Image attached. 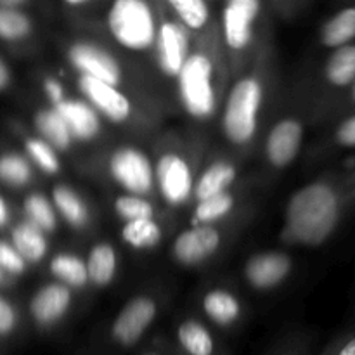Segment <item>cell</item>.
Segmentation results:
<instances>
[{
	"instance_id": "cell-1",
	"label": "cell",
	"mask_w": 355,
	"mask_h": 355,
	"mask_svg": "<svg viewBox=\"0 0 355 355\" xmlns=\"http://www.w3.org/2000/svg\"><path fill=\"white\" fill-rule=\"evenodd\" d=\"M347 194L329 180H315L297 189L284 211L283 236L295 245L318 248L342 222Z\"/></svg>"
},
{
	"instance_id": "cell-2",
	"label": "cell",
	"mask_w": 355,
	"mask_h": 355,
	"mask_svg": "<svg viewBox=\"0 0 355 355\" xmlns=\"http://www.w3.org/2000/svg\"><path fill=\"white\" fill-rule=\"evenodd\" d=\"M263 104V85L257 76L248 75L232 85L222 113V130L234 146H246L259 130Z\"/></svg>"
},
{
	"instance_id": "cell-3",
	"label": "cell",
	"mask_w": 355,
	"mask_h": 355,
	"mask_svg": "<svg viewBox=\"0 0 355 355\" xmlns=\"http://www.w3.org/2000/svg\"><path fill=\"white\" fill-rule=\"evenodd\" d=\"M106 24L111 37L127 51L144 52L155 47L159 24L148 0H113Z\"/></svg>"
},
{
	"instance_id": "cell-4",
	"label": "cell",
	"mask_w": 355,
	"mask_h": 355,
	"mask_svg": "<svg viewBox=\"0 0 355 355\" xmlns=\"http://www.w3.org/2000/svg\"><path fill=\"white\" fill-rule=\"evenodd\" d=\"M177 92L184 111L194 120H208L218 104L215 64L207 52H191L177 76Z\"/></svg>"
},
{
	"instance_id": "cell-5",
	"label": "cell",
	"mask_w": 355,
	"mask_h": 355,
	"mask_svg": "<svg viewBox=\"0 0 355 355\" xmlns=\"http://www.w3.org/2000/svg\"><path fill=\"white\" fill-rule=\"evenodd\" d=\"M110 175L127 194L148 196L156 186L155 165L142 149L121 146L107 162Z\"/></svg>"
},
{
	"instance_id": "cell-6",
	"label": "cell",
	"mask_w": 355,
	"mask_h": 355,
	"mask_svg": "<svg viewBox=\"0 0 355 355\" xmlns=\"http://www.w3.org/2000/svg\"><path fill=\"white\" fill-rule=\"evenodd\" d=\"M156 187L170 207H182L194 194V177L189 163L179 153H165L155 163Z\"/></svg>"
},
{
	"instance_id": "cell-7",
	"label": "cell",
	"mask_w": 355,
	"mask_h": 355,
	"mask_svg": "<svg viewBox=\"0 0 355 355\" xmlns=\"http://www.w3.org/2000/svg\"><path fill=\"white\" fill-rule=\"evenodd\" d=\"M156 314L158 307L151 297L146 295L134 297L121 307L114 318L111 324V340L123 349L134 347L148 333L149 326L155 322Z\"/></svg>"
},
{
	"instance_id": "cell-8",
	"label": "cell",
	"mask_w": 355,
	"mask_h": 355,
	"mask_svg": "<svg viewBox=\"0 0 355 355\" xmlns=\"http://www.w3.org/2000/svg\"><path fill=\"white\" fill-rule=\"evenodd\" d=\"M68 61L78 71V75L92 76L111 85L120 87L121 78H123L118 59L110 51L94 42L80 40L69 45Z\"/></svg>"
},
{
	"instance_id": "cell-9",
	"label": "cell",
	"mask_w": 355,
	"mask_h": 355,
	"mask_svg": "<svg viewBox=\"0 0 355 355\" xmlns=\"http://www.w3.org/2000/svg\"><path fill=\"white\" fill-rule=\"evenodd\" d=\"M80 94L89 104L96 107L97 113L113 123H125L132 116V103L120 87L111 85L92 76L78 75L76 80Z\"/></svg>"
},
{
	"instance_id": "cell-10",
	"label": "cell",
	"mask_w": 355,
	"mask_h": 355,
	"mask_svg": "<svg viewBox=\"0 0 355 355\" xmlns=\"http://www.w3.org/2000/svg\"><path fill=\"white\" fill-rule=\"evenodd\" d=\"M260 9V0H227L222 14V31L231 51L241 52L252 44Z\"/></svg>"
},
{
	"instance_id": "cell-11",
	"label": "cell",
	"mask_w": 355,
	"mask_h": 355,
	"mask_svg": "<svg viewBox=\"0 0 355 355\" xmlns=\"http://www.w3.org/2000/svg\"><path fill=\"white\" fill-rule=\"evenodd\" d=\"M155 47L162 73L177 78L191 55L189 30L177 21H163L158 26Z\"/></svg>"
},
{
	"instance_id": "cell-12",
	"label": "cell",
	"mask_w": 355,
	"mask_h": 355,
	"mask_svg": "<svg viewBox=\"0 0 355 355\" xmlns=\"http://www.w3.org/2000/svg\"><path fill=\"white\" fill-rule=\"evenodd\" d=\"M220 241V232L214 225H191L189 229L180 232L173 241V259L180 266H200L217 252Z\"/></svg>"
},
{
	"instance_id": "cell-13",
	"label": "cell",
	"mask_w": 355,
	"mask_h": 355,
	"mask_svg": "<svg viewBox=\"0 0 355 355\" xmlns=\"http://www.w3.org/2000/svg\"><path fill=\"white\" fill-rule=\"evenodd\" d=\"M304 142V125L297 118H283L269 130L266 156L274 168H286L298 156Z\"/></svg>"
},
{
	"instance_id": "cell-14",
	"label": "cell",
	"mask_w": 355,
	"mask_h": 355,
	"mask_svg": "<svg viewBox=\"0 0 355 355\" xmlns=\"http://www.w3.org/2000/svg\"><path fill=\"white\" fill-rule=\"evenodd\" d=\"M291 259L283 252H262L250 257L245 263V279L259 291L279 286L291 272Z\"/></svg>"
},
{
	"instance_id": "cell-15",
	"label": "cell",
	"mask_w": 355,
	"mask_h": 355,
	"mask_svg": "<svg viewBox=\"0 0 355 355\" xmlns=\"http://www.w3.org/2000/svg\"><path fill=\"white\" fill-rule=\"evenodd\" d=\"M54 107L68 125L73 141L90 142L99 137L101 128H103L101 114L85 99H69L68 97Z\"/></svg>"
},
{
	"instance_id": "cell-16",
	"label": "cell",
	"mask_w": 355,
	"mask_h": 355,
	"mask_svg": "<svg viewBox=\"0 0 355 355\" xmlns=\"http://www.w3.org/2000/svg\"><path fill=\"white\" fill-rule=\"evenodd\" d=\"M71 305V290L61 283L40 288L31 300V315L42 326H52L61 321Z\"/></svg>"
},
{
	"instance_id": "cell-17",
	"label": "cell",
	"mask_w": 355,
	"mask_h": 355,
	"mask_svg": "<svg viewBox=\"0 0 355 355\" xmlns=\"http://www.w3.org/2000/svg\"><path fill=\"white\" fill-rule=\"evenodd\" d=\"M238 177V170L229 162H214L208 168L201 172L198 180L194 182V198L196 201L208 200L217 194L227 193L229 187L234 184Z\"/></svg>"
},
{
	"instance_id": "cell-18",
	"label": "cell",
	"mask_w": 355,
	"mask_h": 355,
	"mask_svg": "<svg viewBox=\"0 0 355 355\" xmlns=\"http://www.w3.org/2000/svg\"><path fill=\"white\" fill-rule=\"evenodd\" d=\"M324 82L335 90H349L355 82V44L335 49L326 59Z\"/></svg>"
},
{
	"instance_id": "cell-19",
	"label": "cell",
	"mask_w": 355,
	"mask_h": 355,
	"mask_svg": "<svg viewBox=\"0 0 355 355\" xmlns=\"http://www.w3.org/2000/svg\"><path fill=\"white\" fill-rule=\"evenodd\" d=\"M89 270V283L97 288H106L113 283L118 270V255L113 245L106 241L96 243L85 259Z\"/></svg>"
},
{
	"instance_id": "cell-20",
	"label": "cell",
	"mask_w": 355,
	"mask_h": 355,
	"mask_svg": "<svg viewBox=\"0 0 355 355\" xmlns=\"http://www.w3.org/2000/svg\"><path fill=\"white\" fill-rule=\"evenodd\" d=\"M201 307L207 318L222 328L232 326L241 315V304L238 298L231 291L222 290V288L208 291L203 297Z\"/></svg>"
},
{
	"instance_id": "cell-21",
	"label": "cell",
	"mask_w": 355,
	"mask_h": 355,
	"mask_svg": "<svg viewBox=\"0 0 355 355\" xmlns=\"http://www.w3.org/2000/svg\"><path fill=\"white\" fill-rule=\"evenodd\" d=\"M52 205H54L55 211L64 218L66 224L71 227L82 229L89 224V207L73 187L64 186V184L55 186L52 191Z\"/></svg>"
},
{
	"instance_id": "cell-22",
	"label": "cell",
	"mask_w": 355,
	"mask_h": 355,
	"mask_svg": "<svg viewBox=\"0 0 355 355\" xmlns=\"http://www.w3.org/2000/svg\"><path fill=\"white\" fill-rule=\"evenodd\" d=\"M177 342L186 355H217L210 329L196 319H187L177 328Z\"/></svg>"
},
{
	"instance_id": "cell-23",
	"label": "cell",
	"mask_w": 355,
	"mask_h": 355,
	"mask_svg": "<svg viewBox=\"0 0 355 355\" xmlns=\"http://www.w3.org/2000/svg\"><path fill=\"white\" fill-rule=\"evenodd\" d=\"M51 272L61 284L69 290H82L89 284V270L87 262L76 253H58L51 260Z\"/></svg>"
},
{
	"instance_id": "cell-24",
	"label": "cell",
	"mask_w": 355,
	"mask_h": 355,
	"mask_svg": "<svg viewBox=\"0 0 355 355\" xmlns=\"http://www.w3.org/2000/svg\"><path fill=\"white\" fill-rule=\"evenodd\" d=\"M355 40V7H345L329 17L321 30V44L328 49H340Z\"/></svg>"
},
{
	"instance_id": "cell-25",
	"label": "cell",
	"mask_w": 355,
	"mask_h": 355,
	"mask_svg": "<svg viewBox=\"0 0 355 355\" xmlns=\"http://www.w3.org/2000/svg\"><path fill=\"white\" fill-rule=\"evenodd\" d=\"M35 125H37V130L40 132L42 139L49 142L55 151H68L71 148L73 135L61 114L55 111V107L38 111L35 116Z\"/></svg>"
},
{
	"instance_id": "cell-26",
	"label": "cell",
	"mask_w": 355,
	"mask_h": 355,
	"mask_svg": "<svg viewBox=\"0 0 355 355\" xmlns=\"http://www.w3.org/2000/svg\"><path fill=\"white\" fill-rule=\"evenodd\" d=\"M12 245L26 262H40L47 255L49 243L45 232L31 222H23L12 231Z\"/></svg>"
},
{
	"instance_id": "cell-27",
	"label": "cell",
	"mask_w": 355,
	"mask_h": 355,
	"mask_svg": "<svg viewBox=\"0 0 355 355\" xmlns=\"http://www.w3.org/2000/svg\"><path fill=\"white\" fill-rule=\"evenodd\" d=\"M121 239L132 246L134 250L144 252V250H153L162 243L163 231L162 225L155 218H142V220L125 222L121 227Z\"/></svg>"
},
{
	"instance_id": "cell-28",
	"label": "cell",
	"mask_w": 355,
	"mask_h": 355,
	"mask_svg": "<svg viewBox=\"0 0 355 355\" xmlns=\"http://www.w3.org/2000/svg\"><path fill=\"white\" fill-rule=\"evenodd\" d=\"M234 208V196L229 193L217 194L208 200L198 201L194 214L191 217V225H211L227 217Z\"/></svg>"
},
{
	"instance_id": "cell-29",
	"label": "cell",
	"mask_w": 355,
	"mask_h": 355,
	"mask_svg": "<svg viewBox=\"0 0 355 355\" xmlns=\"http://www.w3.org/2000/svg\"><path fill=\"white\" fill-rule=\"evenodd\" d=\"M166 2L187 30L200 31L210 21V7L207 0H166Z\"/></svg>"
},
{
	"instance_id": "cell-30",
	"label": "cell",
	"mask_w": 355,
	"mask_h": 355,
	"mask_svg": "<svg viewBox=\"0 0 355 355\" xmlns=\"http://www.w3.org/2000/svg\"><path fill=\"white\" fill-rule=\"evenodd\" d=\"M24 214L28 222L44 232H52L58 225V211L44 194H30L24 201Z\"/></svg>"
},
{
	"instance_id": "cell-31",
	"label": "cell",
	"mask_w": 355,
	"mask_h": 355,
	"mask_svg": "<svg viewBox=\"0 0 355 355\" xmlns=\"http://www.w3.org/2000/svg\"><path fill=\"white\" fill-rule=\"evenodd\" d=\"M114 211L125 222L142 220V218H155V207L146 196L135 194H121L114 200Z\"/></svg>"
},
{
	"instance_id": "cell-32",
	"label": "cell",
	"mask_w": 355,
	"mask_h": 355,
	"mask_svg": "<svg viewBox=\"0 0 355 355\" xmlns=\"http://www.w3.org/2000/svg\"><path fill=\"white\" fill-rule=\"evenodd\" d=\"M26 151L42 172L54 175L61 170L58 151L49 142H45L44 139H30V141H26Z\"/></svg>"
},
{
	"instance_id": "cell-33",
	"label": "cell",
	"mask_w": 355,
	"mask_h": 355,
	"mask_svg": "<svg viewBox=\"0 0 355 355\" xmlns=\"http://www.w3.org/2000/svg\"><path fill=\"white\" fill-rule=\"evenodd\" d=\"M31 168L19 155H3L0 158V180L10 186H24L30 182Z\"/></svg>"
},
{
	"instance_id": "cell-34",
	"label": "cell",
	"mask_w": 355,
	"mask_h": 355,
	"mask_svg": "<svg viewBox=\"0 0 355 355\" xmlns=\"http://www.w3.org/2000/svg\"><path fill=\"white\" fill-rule=\"evenodd\" d=\"M30 19L24 14L10 7H0V37L6 40H19L30 33Z\"/></svg>"
},
{
	"instance_id": "cell-35",
	"label": "cell",
	"mask_w": 355,
	"mask_h": 355,
	"mask_svg": "<svg viewBox=\"0 0 355 355\" xmlns=\"http://www.w3.org/2000/svg\"><path fill=\"white\" fill-rule=\"evenodd\" d=\"M0 267L10 274H21L26 267V260L14 248V245L0 241Z\"/></svg>"
},
{
	"instance_id": "cell-36",
	"label": "cell",
	"mask_w": 355,
	"mask_h": 355,
	"mask_svg": "<svg viewBox=\"0 0 355 355\" xmlns=\"http://www.w3.org/2000/svg\"><path fill=\"white\" fill-rule=\"evenodd\" d=\"M333 139L340 148L355 149V113H350L336 125Z\"/></svg>"
},
{
	"instance_id": "cell-37",
	"label": "cell",
	"mask_w": 355,
	"mask_h": 355,
	"mask_svg": "<svg viewBox=\"0 0 355 355\" xmlns=\"http://www.w3.org/2000/svg\"><path fill=\"white\" fill-rule=\"evenodd\" d=\"M16 326V312L7 300L0 298V335L12 331Z\"/></svg>"
},
{
	"instance_id": "cell-38",
	"label": "cell",
	"mask_w": 355,
	"mask_h": 355,
	"mask_svg": "<svg viewBox=\"0 0 355 355\" xmlns=\"http://www.w3.org/2000/svg\"><path fill=\"white\" fill-rule=\"evenodd\" d=\"M44 90H45V94H47L49 101L52 103V107L58 106V104H61L62 101L68 99V97H66V94H64V87H62V83L59 82V80H55V78L45 80Z\"/></svg>"
},
{
	"instance_id": "cell-39",
	"label": "cell",
	"mask_w": 355,
	"mask_h": 355,
	"mask_svg": "<svg viewBox=\"0 0 355 355\" xmlns=\"http://www.w3.org/2000/svg\"><path fill=\"white\" fill-rule=\"evenodd\" d=\"M331 355H355V335L349 336L343 343H340Z\"/></svg>"
},
{
	"instance_id": "cell-40",
	"label": "cell",
	"mask_w": 355,
	"mask_h": 355,
	"mask_svg": "<svg viewBox=\"0 0 355 355\" xmlns=\"http://www.w3.org/2000/svg\"><path fill=\"white\" fill-rule=\"evenodd\" d=\"M7 82H9V71H7L6 64L0 61V89H3L7 85Z\"/></svg>"
},
{
	"instance_id": "cell-41",
	"label": "cell",
	"mask_w": 355,
	"mask_h": 355,
	"mask_svg": "<svg viewBox=\"0 0 355 355\" xmlns=\"http://www.w3.org/2000/svg\"><path fill=\"white\" fill-rule=\"evenodd\" d=\"M7 217H9V211H7V207H6V203H3V200L0 198V225L6 224Z\"/></svg>"
},
{
	"instance_id": "cell-42",
	"label": "cell",
	"mask_w": 355,
	"mask_h": 355,
	"mask_svg": "<svg viewBox=\"0 0 355 355\" xmlns=\"http://www.w3.org/2000/svg\"><path fill=\"white\" fill-rule=\"evenodd\" d=\"M347 92H349V94H347V97H349V103H350V106H352L354 110H355V82H354V85L350 87L349 90H347ZM354 113H355V111H354Z\"/></svg>"
},
{
	"instance_id": "cell-43",
	"label": "cell",
	"mask_w": 355,
	"mask_h": 355,
	"mask_svg": "<svg viewBox=\"0 0 355 355\" xmlns=\"http://www.w3.org/2000/svg\"><path fill=\"white\" fill-rule=\"evenodd\" d=\"M24 2V0H0V3L6 7H12V6H17V3Z\"/></svg>"
},
{
	"instance_id": "cell-44",
	"label": "cell",
	"mask_w": 355,
	"mask_h": 355,
	"mask_svg": "<svg viewBox=\"0 0 355 355\" xmlns=\"http://www.w3.org/2000/svg\"><path fill=\"white\" fill-rule=\"evenodd\" d=\"M64 2L69 3V6H83V3H89L92 0H64Z\"/></svg>"
},
{
	"instance_id": "cell-45",
	"label": "cell",
	"mask_w": 355,
	"mask_h": 355,
	"mask_svg": "<svg viewBox=\"0 0 355 355\" xmlns=\"http://www.w3.org/2000/svg\"><path fill=\"white\" fill-rule=\"evenodd\" d=\"M142 355H162L159 352H146V354H142Z\"/></svg>"
},
{
	"instance_id": "cell-46",
	"label": "cell",
	"mask_w": 355,
	"mask_h": 355,
	"mask_svg": "<svg viewBox=\"0 0 355 355\" xmlns=\"http://www.w3.org/2000/svg\"><path fill=\"white\" fill-rule=\"evenodd\" d=\"M0 279H2V267H0Z\"/></svg>"
}]
</instances>
